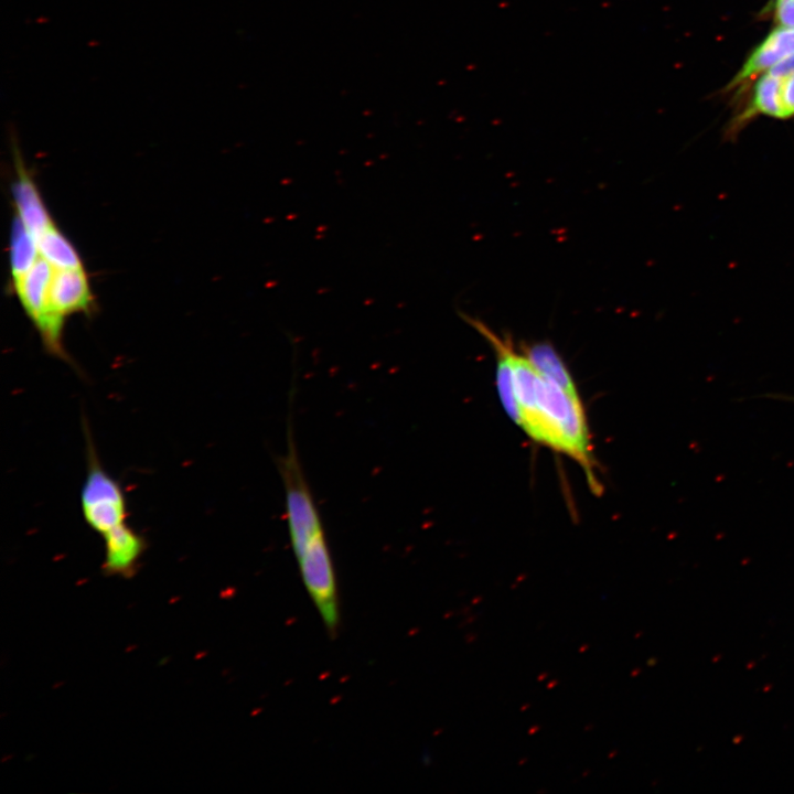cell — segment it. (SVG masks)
<instances>
[{
	"mask_svg": "<svg viewBox=\"0 0 794 794\" xmlns=\"http://www.w3.org/2000/svg\"><path fill=\"white\" fill-rule=\"evenodd\" d=\"M518 425L533 440L565 453L583 469L594 493L601 485L594 472V459L588 425L579 396H572L545 377L526 357L512 347Z\"/></svg>",
	"mask_w": 794,
	"mask_h": 794,
	"instance_id": "6da1fadb",
	"label": "cell"
},
{
	"mask_svg": "<svg viewBox=\"0 0 794 794\" xmlns=\"http://www.w3.org/2000/svg\"><path fill=\"white\" fill-rule=\"evenodd\" d=\"M793 54L794 28L777 26L752 51L728 88L741 86L759 73L770 71Z\"/></svg>",
	"mask_w": 794,
	"mask_h": 794,
	"instance_id": "52a82bcc",
	"label": "cell"
},
{
	"mask_svg": "<svg viewBox=\"0 0 794 794\" xmlns=\"http://www.w3.org/2000/svg\"><path fill=\"white\" fill-rule=\"evenodd\" d=\"M39 258L36 238L17 216L12 222L9 247L11 285L23 277Z\"/></svg>",
	"mask_w": 794,
	"mask_h": 794,
	"instance_id": "8fae6325",
	"label": "cell"
},
{
	"mask_svg": "<svg viewBox=\"0 0 794 794\" xmlns=\"http://www.w3.org/2000/svg\"><path fill=\"white\" fill-rule=\"evenodd\" d=\"M53 272L54 268L40 257L31 269L12 285L35 328L49 310V291Z\"/></svg>",
	"mask_w": 794,
	"mask_h": 794,
	"instance_id": "ba28073f",
	"label": "cell"
},
{
	"mask_svg": "<svg viewBox=\"0 0 794 794\" xmlns=\"http://www.w3.org/2000/svg\"><path fill=\"white\" fill-rule=\"evenodd\" d=\"M301 578L320 616L333 634L339 625V601L334 566L322 521L290 539Z\"/></svg>",
	"mask_w": 794,
	"mask_h": 794,
	"instance_id": "7a4b0ae2",
	"label": "cell"
},
{
	"mask_svg": "<svg viewBox=\"0 0 794 794\" xmlns=\"http://www.w3.org/2000/svg\"><path fill=\"white\" fill-rule=\"evenodd\" d=\"M774 18L779 26L794 28V0H775Z\"/></svg>",
	"mask_w": 794,
	"mask_h": 794,
	"instance_id": "5bb4252c",
	"label": "cell"
},
{
	"mask_svg": "<svg viewBox=\"0 0 794 794\" xmlns=\"http://www.w3.org/2000/svg\"><path fill=\"white\" fill-rule=\"evenodd\" d=\"M768 72L777 77H785L794 74V54L783 60Z\"/></svg>",
	"mask_w": 794,
	"mask_h": 794,
	"instance_id": "9a60e30c",
	"label": "cell"
},
{
	"mask_svg": "<svg viewBox=\"0 0 794 794\" xmlns=\"http://www.w3.org/2000/svg\"><path fill=\"white\" fill-rule=\"evenodd\" d=\"M781 101L785 119L794 116V74L781 77Z\"/></svg>",
	"mask_w": 794,
	"mask_h": 794,
	"instance_id": "4fadbf2b",
	"label": "cell"
},
{
	"mask_svg": "<svg viewBox=\"0 0 794 794\" xmlns=\"http://www.w3.org/2000/svg\"><path fill=\"white\" fill-rule=\"evenodd\" d=\"M757 115L785 119L781 101V77L769 72L764 73L757 82L750 104L730 125L729 133H736Z\"/></svg>",
	"mask_w": 794,
	"mask_h": 794,
	"instance_id": "9c48e42d",
	"label": "cell"
},
{
	"mask_svg": "<svg viewBox=\"0 0 794 794\" xmlns=\"http://www.w3.org/2000/svg\"><path fill=\"white\" fill-rule=\"evenodd\" d=\"M523 353L545 377L568 394L579 396L569 369L551 343L544 341L524 345Z\"/></svg>",
	"mask_w": 794,
	"mask_h": 794,
	"instance_id": "30bf717a",
	"label": "cell"
},
{
	"mask_svg": "<svg viewBox=\"0 0 794 794\" xmlns=\"http://www.w3.org/2000/svg\"><path fill=\"white\" fill-rule=\"evenodd\" d=\"M40 257L54 269H79L83 262L73 244L55 226L36 238Z\"/></svg>",
	"mask_w": 794,
	"mask_h": 794,
	"instance_id": "7c38bea8",
	"label": "cell"
},
{
	"mask_svg": "<svg viewBox=\"0 0 794 794\" xmlns=\"http://www.w3.org/2000/svg\"><path fill=\"white\" fill-rule=\"evenodd\" d=\"M93 301L84 268L54 269L49 291V310L36 326L41 339L46 342L61 340L65 319L73 313L88 312Z\"/></svg>",
	"mask_w": 794,
	"mask_h": 794,
	"instance_id": "277c9868",
	"label": "cell"
},
{
	"mask_svg": "<svg viewBox=\"0 0 794 794\" xmlns=\"http://www.w3.org/2000/svg\"><path fill=\"white\" fill-rule=\"evenodd\" d=\"M85 436L87 473L81 490V509L86 524L104 536L127 523V500L122 486L101 465L87 429Z\"/></svg>",
	"mask_w": 794,
	"mask_h": 794,
	"instance_id": "3957f363",
	"label": "cell"
},
{
	"mask_svg": "<svg viewBox=\"0 0 794 794\" xmlns=\"http://www.w3.org/2000/svg\"><path fill=\"white\" fill-rule=\"evenodd\" d=\"M104 572L111 576L131 577L138 569L147 548L144 538L127 523L106 533Z\"/></svg>",
	"mask_w": 794,
	"mask_h": 794,
	"instance_id": "5b68a950",
	"label": "cell"
},
{
	"mask_svg": "<svg viewBox=\"0 0 794 794\" xmlns=\"http://www.w3.org/2000/svg\"><path fill=\"white\" fill-rule=\"evenodd\" d=\"M15 168L17 179L12 184V196L17 210V216L21 219L28 230L37 238L46 229L54 225V222L44 204L40 191L19 157L17 149Z\"/></svg>",
	"mask_w": 794,
	"mask_h": 794,
	"instance_id": "8992f818",
	"label": "cell"
}]
</instances>
